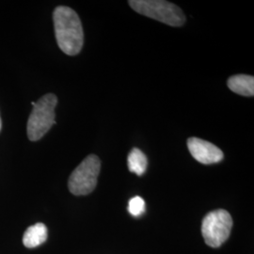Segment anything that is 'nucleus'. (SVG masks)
Here are the masks:
<instances>
[{
    "instance_id": "f257e3e1",
    "label": "nucleus",
    "mask_w": 254,
    "mask_h": 254,
    "mask_svg": "<svg viewBox=\"0 0 254 254\" xmlns=\"http://www.w3.org/2000/svg\"><path fill=\"white\" fill-rule=\"evenodd\" d=\"M53 19L59 47L66 55L78 54L84 43V33L77 13L69 7L60 6L55 9Z\"/></svg>"
},
{
    "instance_id": "9b49d317",
    "label": "nucleus",
    "mask_w": 254,
    "mask_h": 254,
    "mask_svg": "<svg viewBox=\"0 0 254 254\" xmlns=\"http://www.w3.org/2000/svg\"><path fill=\"white\" fill-rule=\"evenodd\" d=\"M1 127H2V123H1V118H0V130H1Z\"/></svg>"
},
{
    "instance_id": "f03ea898",
    "label": "nucleus",
    "mask_w": 254,
    "mask_h": 254,
    "mask_svg": "<svg viewBox=\"0 0 254 254\" xmlns=\"http://www.w3.org/2000/svg\"><path fill=\"white\" fill-rule=\"evenodd\" d=\"M57 104L58 98L53 93L44 95L36 103L32 102L33 109L27 122V136L31 141L40 140L56 124Z\"/></svg>"
},
{
    "instance_id": "20e7f679",
    "label": "nucleus",
    "mask_w": 254,
    "mask_h": 254,
    "mask_svg": "<svg viewBox=\"0 0 254 254\" xmlns=\"http://www.w3.org/2000/svg\"><path fill=\"white\" fill-rule=\"evenodd\" d=\"M101 170V161L97 155H88L73 171L68 182L69 190L75 196L88 195L94 190Z\"/></svg>"
},
{
    "instance_id": "39448f33",
    "label": "nucleus",
    "mask_w": 254,
    "mask_h": 254,
    "mask_svg": "<svg viewBox=\"0 0 254 254\" xmlns=\"http://www.w3.org/2000/svg\"><path fill=\"white\" fill-rule=\"evenodd\" d=\"M232 227L233 219L226 210L218 209L210 212L201 224L204 242L212 248L220 247L229 238Z\"/></svg>"
},
{
    "instance_id": "423d86ee",
    "label": "nucleus",
    "mask_w": 254,
    "mask_h": 254,
    "mask_svg": "<svg viewBox=\"0 0 254 254\" xmlns=\"http://www.w3.org/2000/svg\"><path fill=\"white\" fill-rule=\"evenodd\" d=\"M188 147L191 155L200 163H218L223 159V153L218 147L201 138H189Z\"/></svg>"
},
{
    "instance_id": "9d476101",
    "label": "nucleus",
    "mask_w": 254,
    "mask_h": 254,
    "mask_svg": "<svg viewBox=\"0 0 254 254\" xmlns=\"http://www.w3.org/2000/svg\"><path fill=\"white\" fill-rule=\"evenodd\" d=\"M128 212L133 217L141 216L145 212V201L139 196L132 198L128 203Z\"/></svg>"
},
{
    "instance_id": "6e6552de",
    "label": "nucleus",
    "mask_w": 254,
    "mask_h": 254,
    "mask_svg": "<svg viewBox=\"0 0 254 254\" xmlns=\"http://www.w3.org/2000/svg\"><path fill=\"white\" fill-rule=\"evenodd\" d=\"M47 239V228L44 223H36L27 229L23 236V244L32 249L44 244Z\"/></svg>"
},
{
    "instance_id": "1a4fd4ad",
    "label": "nucleus",
    "mask_w": 254,
    "mask_h": 254,
    "mask_svg": "<svg viewBox=\"0 0 254 254\" xmlns=\"http://www.w3.org/2000/svg\"><path fill=\"white\" fill-rule=\"evenodd\" d=\"M128 169L131 173H136V175L141 176L143 175L147 169V157L139 149L134 148L127 158Z\"/></svg>"
},
{
    "instance_id": "0eeeda50",
    "label": "nucleus",
    "mask_w": 254,
    "mask_h": 254,
    "mask_svg": "<svg viewBox=\"0 0 254 254\" xmlns=\"http://www.w3.org/2000/svg\"><path fill=\"white\" fill-rule=\"evenodd\" d=\"M229 89L239 95L243 96H254V77L253 75L237 74L228 79Z\"/></svg>"
},
{
    "instance_id": "7ed1b4c3",
    "label": "nucleus",
    "mask_w": 254,
    "mask_h": 254,
    "mask_svg": "<svg viewBox=\"0 0 254 254\" xmlns=\"http://www.w3.org/2000/svg\"><path fill=\"white\" fill-rule=\"evenodd\" d=\"M129 5L137 13L172 27H181L186 22V16L182 9L168 1L131 0Z\"/></svg>"
}]
</instances>
